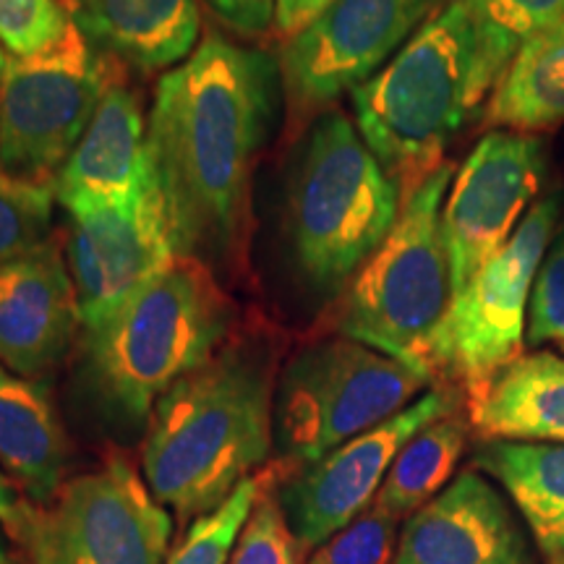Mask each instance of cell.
Here are the masks:
<instances>
[{"label": "cell", "instance_id": "cell-1", "mask_svg": "<svg viewBox=\"0 0 564 564\" xmlns=\"http://www.w3.org/2000/svg\"><path fill=\"white\" fill-rule=\"evenodd\" d=\"M278 82L272 55L223 37H207L160 79L147 150L181 257L220 262L246 238Z\"/></svg>", "mask_w": 564, "mask_h": 564}, {"label": "cell", "instance_id": "cell-2", "mask_svg": "<svg viewBox=\"0 0 564 564\" xmlns=\"http://www.w3.org/2000/svg\"><path fill=\"white\" fill-rule=\"evenodd\" d=\"M274 387L270 348L238 340L162 394L141 449L154 499L196 520L262 468L274 442Z\"/></svg>", "mask_w": 564, "mask_h": 564}, {"label": "cell", "instance_id": "cell-3", "mask_svg": "<svg viewBox=\"0 0 564 564\" xmlns=\"http://www.w3.org/2000/svg\"><path fill=\"white\" fill-rule=\"evenodd\" d=\"M507 66L463 0H447L382 70L350 91L356 129L403 199L444 165Z\"/></svg>", "mask_w": 564, "mask_h": 564}, {"label": "cell", "instance_id": "cell-4", "mask_svg": "<svg viewBox=\"0 0 564 564\" xmlns=\"http://www.w3.org/2000/svg\"><path fill=\"white\" fill-rule=\"evenodd\" d=\"M232 303L209 264L178 257L87 333V369L118 419L150 421L178 379L207 364L228 337Z\"/></svg>", "mask_w": 564, "mask_h": 564}, {"label": "cell", "instance_id": "cell-5", "mask_svg": "<svg viewBox=\"0 0 564 564\" xmlns=\"http://www.w3.org/2000/svg\"><path fill=\"white\" fill-rule=\"evenodd\" d=\"M455 167L440 171L403 199L398 223L337 303L335 329L432 379V343L453 303V272L442 207Z\"/></svg>", "mask_w": 564, "mask_h": 564}, {"label": "cell", "instance_id": "cell-6", "mask_svg": "<svg viewBox=\"0 0 564 564\" xmlns=\"http://www.w3.org/2000/svg\"><path fill=\"white\" fill-rule=\"evenodd\" d=\"M400 209V186L356 123L340 110L319 116L288 194V232L303 278L319 291H340L384 243Z\"/></svg>", "mask_w": 564, "mask_h": 564}, {"label": "cell", "instance_id": "cell-7", "mask_svg": "<svg viewBox=\"0 0 564 564\" xmlns=\"http://www.w3.org/2000/svg\"><path fill=\"white\" fill-rule=\"evenodd\" d=\"M432 387L411 366L348 337L306 345L274 387V444L288 463L306 468Z\"/></svg>", "mask_w": 564, "mask_h": 564}, {"label": "cell", "instance_id": "cell-8", "mask_svg": "<svg viewBox=\"0 0 564 564\" xmlns=\"http://www.w3.org/2000/svg\"><path fill=\"white\" fill-rule=\"evenodd\" d=\"M562 217V194L539 199L512 238L453 295L432 343V377L453 379L476 403L491 379L523 356L533 280Z\"/></svg>", "mask_w": 564, "mask_h": 564}, {"label": "cell", "instance_id": "cell-9", "mask_svg": "<svg viewBox=\"0 0 564 564\" xmlns=\"http://www.w3.org/2000/svg\"><path fill=\"white\" fill-rule=\"evenodd\" d=\"M116 66L70 21L47 51L9 61L0 84V167L51 186L116 82Z\"/></svg>", "mask_w": 564, "mask_h": 564}, {"label": "cell", "instance_id": "cell-10", "mask_svg": "<svg viewBox=\"0 0 564 564\" xmlns=\"http://www.w3.org/2000/svg\"><path fill=\"white\" fill-rule=\"evenodd\" d=\"M173 520L137 468L112 455L34 507L21 544L34 564H165Z\"/></svg>", "mask_w": 564, "mask_h": 564}, {"label": "cell", "instance_id": "cell-11", "mask_svg": "<svg viewBox=\"0 0 564 564\" xmlns=\"http://www.w3.org/2000/svg\"><path fill=\"white\" fill-rule=\"evenodd\" d=\"M447 0H335L285 40L280 84L288 118L303 123L382 70Z\"/></svg>", "mask_w": 564, "mask_h": 564}, {"label": "cell", "instance_id": "cell-12", "mask_svg": "<svg viewBox=\"0 0 564 564\" xmlns=\"http://www.w3.org/2000/svg\"><path fill=\"white\" fill-rule=\"evenodd\" d=\"M546 173L544 141L535 133L494 129L463 160L442 207L453 293H460L533 207Z\"/></svg>", "mask_w": 564, "mask_h": 564}, {"label": "cell", "instance_id": "cell-13", "mask_svg": "<svg viewBox=\"0 0 564 564\" xmlns=\"http://www.w3.org/2000/svg\"><path fill=\"white\" fill-rule=\"evenodd\" d=\"M178 257L171 212L150 162L144 183L129 202L70 217L66 264L84 333L108 319Z\"/></svg>", "mask_w": 564, "mask_h": 564}, {"label": "cell", "instance_id": "cell-14", "mask_svg": "<svg viewBox=\"0 0 564 564\" xmlns=\"http://www.w3.org/2000/svg\"><path fill=\"white\" fill-rule=\"evenodd\" d=\"M457 400L449 387H432L392 419L352 436L282 486L280 505L303 549L322 546L369 510L400 449L429 423L455 413Z\"/></svg>", "mask_w": 564, "mask_h": 564}, {"label": "cell", "instance_id": "cell-15", "mask_svg": "<svg viewBox=\"0 0 564 564\" xmlns=\"http://www.w3.org/2000/svg\"><path fill=\"white\" fill-rule=\"evenodd\" d=\"M394 564H535V549L507 494L470 468L405 520Z\"/></svg>", "mask_w": 564, "mask_h": 564}, {"label": "cell", "instance_id": "cell-16", "mask_svg": "<svg viewBox=\"0 0 564 564\" xmlns=\"http://www.w3.org/2000/svg\"><path fill=\"white\" fill-rule=\"evenodd\" d=\"M79 324L74 280L53 241L0 267V366L34 379L66 356Z\"/></svg>", "mask_w": 564, "mask_h": 564}, {"label": "cell", "instance_id": "cell-17", "mask_svg": "<svg viewBox=\"0 0 564 564\" xmlns=\"http://www.w3.org/2000/svg\"><path fill=\"white\" fill-rule=\"evenodd\" d=\"M150 171L144 116L137 95L116 79L105 89L84 137L53 183L55 202L84 217L129 202Z\"/></svg>", "mask_w": 564, "mask_h": 564}, {"label": "cell", "instance_id": "cell-18", "mask_svg": "<svg viewBox=\"0 0 564 564\" xmlns=\"http://www.w3.org/2000/svg\"><path fill=\"white\" fill-rule=\"evenodd\" d=\"M70 21L97 53L141 74L181 66L199 42L196 0H76Z\"/></svg>", "mask_w": 564, "mask_h": 564}, {"label": "cell", "instance_id": "cell-19", "mask_svg": "<svg viewBox=\"0 0 564 564\" xmlns=\"http://www.w3.org/2000/svg\"><path fill=\"white\" fill-rule=\"evenodd\" d=\"M470 426L486 442L564 444V356L539 350L507 364L470 403Z\"/></svg>", "mask_w": 564, "mask_h": 564}, {"label": "cell", "instance_id": "cell-20", "mask_svg": "<svg viewBox=\"0 0 564 564\" xmlns=\"http://www.w3.org/2000/svg\"><path fill=\"white\" fill-rule=\"evenodd\" d=\"M68 442L47 387L0 366V463L40 507L63 486Z\"/></svg>", "mask_w": 564, "mask_h": 564}, {"label": "cell", "instance_id": "cell-21", "mask_svg": "<svg viewBox=\"0 0 564 564\" xmlns=\"http://www.w3.org/2000/svg\"><path fill=\"white\" fill-rule=\"evenodd\" d=\"M474 465L502 486L541 564H564V444L486 442Z\"/></svg>", "mask_w": 564, "mask_h": 564}, {"label": "cell", "instance_id": "cell-22", "mask_svg": "<svg viewBox=\"0 0 564 564\" xmlns=\"http://www.w3.org/2000/svg\"><path fill=\"white\" fill-rule=\"evenodd\" d=\"M564 123V24L528 40L494 87L484 126L535 133Z\"/></svg>", "mask_w": 564, "mask_h": 564}, {"label": "cell", "instance_id": "cell-23", "mask_svg": "<svg viewBox=\"0 0 564 564\" xmlns=\"http://www.w3.org/2000/svg\"><path fill=\"white\" fill-rule=\"evenodd\" d=\"M470 419L449 413L421 429L394 457L373 505L394 518H411L453 481L468 444Z\"/></svg>", "mask_w": 564, "mask_h": 564}, {"label": "cell", "instance_id": "cell-24", "mask_svg": "<svg viewBox=\"0 0 564 564\" xmlns=\"http://www.w3.org/2000/svg\"><path fill=\"white\" fill-rule=\"evenodd\" d=\"M272 474L274 470L249 476L217 510L192 520L165 564H228L238 533L249 520L259 494L270 484Z\"/></svg>", "mask_w": 564, "mask_h": 564}, {"label": "cell", "instance_id": "cell-25", "mask_svg": "<svg viewBox=\"0 0 564 564\" xmlns=\"http://www.w3.org/2000/svg\"><path fill=\"white\" fill-rule=\"evenodd\" d=\"M505 66L528 40L564 24V0H463Z\"/></svg>", "mask_w": 564, "mask_h": 564}, {"label": "cell", "instance_id": "cell-26", "mask_svg": "<svg viewBox=\"0 0 564 564\" xmlns=\"http://www.w3.org/2000/svg\"><path fill=\"white\" fill-rule=\"evenodd\" d=\"M53 188L13 178L0 167V267L47 241Z\"/></svg>", "mask_w": 564, "mask_h": 564}, {"label": "cell", "instance_id": "cell-27", "mask_svg": "<svg viewBox=\"0 0 564 564\" xmlns=\"http://www.w3.org/2000/svg\"><path fill=\"white\" fill-rule=\"evenodd\" d=\"M274 474L238 533L228 564H303V544L288 523L280 497L272 491Z\"/></svg>", "mask_w": 564, "mask_h": 564}, {"label": "cell", "instance_id": "cell-28", "mask_svg": "<svg viewBox=\"0 0 564 564\" xmlns=\"http://www.w3.org/2000/svg\"><path fill=\"white\" fill-rule=\"evenodd\" d=\"M400 518L371 505L343 531L329 535L308 564H394Z\"/></svg>", "mask_w": 564, "mask_h": 564}, {"label": "cell", "instance_id": "cell-29", "mask_svg": "<svg viewBox=\"0 0 564 564\" xmlns=\"http://www.w3.org/2000/svg\"><path fill=\"white\" fill-rule=\"evenodd\" d=\"M68 24L61 0H0V45L17 58L47 51Z\"/></svg>", "mask_w": 564, "mask_h": 564}, {"label": "cell", "instance_id": "cell-30", "mask_svg": "<svg viewBox=\"0 0 564 564\" xmlns=\"http://www.w3.org/2000/svg\"><path fill=\"white\" fill-rule=\"evenodd\" d=\"M525 343L531 348L564 345V228L552 238L535 272Z\"/></svg>", "mask_w": 564, "mask_h": 564}, {"label": "cell", "instance_id": "cell-31", "mask_svg": "<svg viewBox=\"0 0 564 564\" xmlns=\"http://www.w3.org/2000/svg\"><path fill=\"white\" fill-rule=\"evenodd\" d=\"M207 6L232 32L264 34L274 26L278 0H207Z\"/></svg>", "mask_w": 564, "mask_h": 564}, {"label": "cell", "instance_id": "cell-32", "mask_svg": "<svg viewBox=\"0 0 564 564\" xmlns=\"http://www.w3.org/2000/svg\"><path fill=\"white\" fill-rule=\"evenodd\" d=\"M333 3L335 0H278V6H274V32L282 40H291L293 34L312 24Z\"/></svg>", "mask_w": 564, "mask_h": 564}, {"label": "cell", "instance_id": "cell-33", "mask_svg": "<svg viewBox=\"0 0 564 564\" xmlns=\"http://www.w3.org/2000/svg\"><path fill=\"white\" fill-rule=\"evenodd\" d=\"M30 518L32 507L21 499L17 486H13L9 478L3 476V470H0V523L9 528V533H13L21 541L26 533V525H30Z\"/></svg>", "mask_w": 564, "mask_h": 564}, {"label": "cell", "instance_id": "cell-34", "mask_svg": "<svg viewBox=\"0 0 564 564\" xmlns=\"http://www.w3.org/2000/svg\"><path fill=\"white\" fill-rule=\"evenodd\" d=\"M6 68H9V58H6V51H3V45H0V84H3Z\"/></svg>", "mask_w": 564, "mask_h": 564}, {"label": "cell", "instance_id": "cell-35", "mask_svg": "<svg viewBox=\"0 0 564 564\" xmlns=\"http://www.w3.org/2000/svg\"><path fill=\"white\" fill-rule=\"evenodd\" d=\"M61 3H63V9H66V11H68V17H70V9H74L76 0H61Z\"/></svg>", "mask_w": 564, "mask_h": 564}, {"label": "cell", "instance_id": "cell-36", "mask_svg": "<svg viewBox=\"0 0 564 564\" xmlns=\"http://www.w3.org/2000/svg\"><path fill=\"white\" fill-rule=\"evenodd\" d=\"M0 564H6V552H3V544H0Z\"/></svg>", "mask_w": 564, "mask_h": 564}, {"label": "cell", "instance_id": "cell-37", "mask_svg": "<svg viewBox=\"0 0 564 564\" xmlns=\"http://www.w3.org/2000/svg\"><path fill=\"white\" fill-rule=\"evenodd\" d=\"M560 348H562V356H564V345H560Z\"/></svg>", "mask_w": 564, "mask_h": 564}]
</instances>
